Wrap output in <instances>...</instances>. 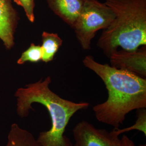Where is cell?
Segmentation results:
<instances>
[{
	"label": "cell",
	"mask_w": 146,
	"mask_h": 146,
	"mask_svg": "<svg viewBox=\"0 0 146 146\" xmlns=\"http://www.w3.org/2000/svg\"><path fill=\"white\" fill-rule=\"evenodd\" d=\"M83 63L102 79L108 91L107 100L93 107L98 121L118 129L129 113L146 108V78L101 64L90 55L84 58Z\"/></svg>",
	"instance_id": "obj_1"
},
{
	"label": "cell",
	"mask_w": 146,
	"mask_h": 146,
	"mask_svg": "<svg viewBox=\"0 0 146 146\" xmlns=\"http://www.w3.org/2000/svg\"><path fill=\"white\" fill-rule=\"evenodd\" d=\"M51 78L28 84L17 89L14 94L17 100L16 112L21 117H26L32 104H42L47 109L51 119L49 130L40 132L37 141L42 146H73L64 133L73 115L80 110L88 108V102H74L64 99L49 88Z\"/></svg>",
	"instance_id": "obj_2"
},
{
	"label": "cell",
	"mask_w": 146,
	"mask_h": 146,
	"mask_svg": "<svg viewBox=\"0 0 146 146\" xmlns=\"http://www.w3.org/2000/svg\"><path fill=\"white\" fill-rule=\"evenodd\" d=\"M115 17L102 31L97 46L110 56L122 49L133 51L146 45V0H105Z\"/></svg>",
	"instance_id": "obj_3"
},
{
	"label": "cell",
	"mask_w": 146,
	"mask_h": 146,
	"mask_svg": "<svg viewBox=\"0 0 146 146\" xmlns=\"http://www.w3.org/2000/svg\"><path fill=\"white\" fill-rule=\"evenodd\" d=\"M115 17L113 11L104 3L84 0L82 10L73 28L82 48L89 50L91 41L97 32L107 28Z\"/></svg>",
	"instance_id": "obj_4"
},
{
	"label": "cell",
	"mask_w": 146,
	"mask_h": 146,
	"mask_svg": "<svg viewBox=\"0 0 146 146\" xmlns=\"http://www.w3.org/2000/svg\"><path fill=\"white\" fill-rule=\"evenodd\" d=\"M73 146H120V139L113 131L98 129L86 121H81L73 130Z\"/></svg>",
	"instance_id": "obj_5"
},
{
	"label": "cell",
	"mask_w": 146,
	"mask_h": 146,
	"mask_svg": "<svg viewBox=\"0 0 146 146\" xmlns=\"http://www.w3.org/2000/svg\"><path fill=\"white\" fill-rule=\"evenodd\" d=\"M109 58L111 67L146 78V46L133 51L117 50L112 52Z\"/></svg>",
	"instance_id": "obj_6"
},
{
	"label": "cell",
	"mask_w": 146,
	"mask_h": 146,
	"mask_svg": "<svg viewBox=\"0 0 146 146\" xmlns=\"http://www.w3.org/2000/svg\"><path fill=\"white\" fill-rule=\"evenodd\" d=\"M19 19L11 0H0V39L8 50L15 44L14 34Z\"/></svg>",
	"instance_id": "obj_7"
},
{
	"label": "cell",
	"mask_w": 146,
	"mask_h": 146,
	"mask_svg": "<svg viewBox=\"0 0 146 146\" xmlns=\"http://www.w3.org/2000/svg\"><path fill=\"white\" fill-rule=\"evenodd\" d=\"M46 1L52 12L73 29L82 10L84 0H46Z\"/></svg>",
	"instance_id": "obj_8"
},
{
	"label": "cell",
	"mask_w": 146,
	"mask_h": 146,
	"mask_svg": "<svg viewBox=\"0 0 146 146\" xmlns=\"http://www.w3.org/2000/svg\"><path fill=\"white\" fill-rule=\"evenodd\" d=\"M5 146H42L31 132L17 123L11 125Z\"/></svg>",
	"instance_id": "obj_9"
},
{
	"label": "cell",
	"mask_w": 146,
	"mask_h": 146,
	"mask_svg": "<svg viewBox=\"0 0 146 146\" xmlns=\"http://www.w3.org/2000/svg\"><path fill=\"white\" fill-rule=\"evenodd\" d=\"M63 41L58 34L43 31L42 34V60L48 63L52 61L62 44Z\"/></svg>",
	"instance_id": "obj_10"
},
{
	"label": "cell",
	"mask_w": 146,
	"mask_h": 146,
	"mask_svg": "<svg viewBox=\"0 0 146 146\" xmlns=\"http://www.w3.org/2000/svg\"><path fill=\"white\" fill-rule=\"evenodd\" d=\"M137 120L135 123L131 126L129 127L123 128L122 129H114L113 131L116 135L119 136L120 135L133 130H137L142 132L146 136V108H141L137 110Z\"/></svg>",
	"instance_id": "obj_11"
},
{
	"label": "cell",
	"mask_w": 146,
	"mask_h": 146,
	"mask_svg": "<svg viewBox=\"0 0 146 146\" xmlns=\"http://www.w3.org/2000/svg\"><path fill=\"white\" fill-rule=\"evenodd\" d=\"M42 49L40 45H35L31 43L26 50L21 55V57L17 60L19 64H23L26 62L37 63L42 60Z\"/></svg>",
	"instance_id": "obj_12"
},
{
	"label": "cell",
	"mask_w": 146,
	"mask_h": 146,
	"mask_svg": "<svg viewBox=\"0 0 146 146\" xmlns=\"http://www.w3.org/2000/svg\"><path fill=\"white\" fill-rule=\"evenodd\" d=\"M14 1L17 5L23 8L28 20L31 22H34L35 21V0H14Z\"/></svg>",
	"instance_id": "obj_13"
},
{
	"label": "cell",
	"mask_w": 146,
	"mask_h": 146,
	"mask_svg": "<svg viewBox=\"0 0 146 146\" xmlns=\"http://www.w3.org/2000/svg\"><path fill=\"white\" fill-rule=\"evenodd\" d=\"M120 146H136L132 140L126 135H123L120 139ZM138 146H146V144L140 145Z\"/></svg>",
	"instance_id": "obj_14"
}]
</instances>
